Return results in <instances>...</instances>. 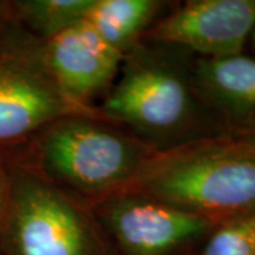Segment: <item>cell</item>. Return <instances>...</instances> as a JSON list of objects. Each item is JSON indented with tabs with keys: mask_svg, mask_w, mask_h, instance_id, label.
I'll return each instance as SVG.
<instances>
[{
	"mask_svg": "<svg viewBox=\"0 0 255 255\" xmlns=\"http://www.w3.org/2000/svg\"><path fill=\"white\" fill-rule=\"evenodd\" d=\"M7 162L10 193L0 255H114L88 207Z\"/></svg>",
	"mask_w": 255,
	"mask_h": 255,
	"instance_id": "cell-4",
	"label": "cell"
},
{
	"mask_svg": "<svg viewBox=\"0 0 255 255\" xmlns=\"http://www.w3.org/2000/svg\"><path fill=\"white\" fill-rule=\"evenodd\" d=\"M1 152L85 207L129 190L156 153L100 112L61 117Z\"/></svg>",
	"mask_w": 255,
	"mask_h": 255,
	"instance_id": "cell-2",
	"label": "cell"
},
{
	"mask_svg": "<svg viewBox=\"0 0 255 255\" xmlns=\"http://www.w3.org/2000/svg\"><path fill=\"white\" fill-rule=\"evenodd\" d=\"M88 209L114 255H191L217 226L132 189Z\"/></svg>",
	"mask_w": 255,
	"mask_h": 255,
	"instance_id": "cell-6",
	"label": "cell"
},
{
	"mask_svg": "<svg viewBox=\"0 0 255 255\" xmlns=\"http://www.w3.org/2000/svg\"><path fill=\"white\" fill-rule=\"evenodd\" d=\"M10 0H0V34L13 23Z\"/></svg>",
	"mask_w": 255,
	"mask_h": 255,
	"instance_id": "cell-15",
	"label": "cell"
},
{
	"mask_svg": "<svg viewBox=\"0 0 255 255\" xmlns=\"http://www.w3.org/2000/svg\"><path fill=\"white\" fill-rule=\"evenodd\" d=\"M194 58L182 47L143 38L125 54L97 110L155 152L226 135L196 91Z\"/></svg>",
	"mask_w": 255,
	"mask_h": 255,
	"instance_id": "cell-1",
	"label": "cell"
},
{
	"mask_svg": "<svg viewBox=\"0 0 255 255\" xmlns=\"http://www.w3.org/2000/svg\"><path fill=\"white\" fill-rule=\"evenodd\" d=\"M174 4L164 0H94L84 20L107 44L127 54Z\"/></svg>",
	"mask_w": 255,
	"mask_h": 255,
	"instance_id": "cell-10",
	"label": "cell"
},
{
	"mask_svg": "<svg viewBox=\"0 0 255 255\" xmlns=\"http://www.w3.org/2000/svg\"><path fill=\"white\" fill-rule=\"evenodd\" d=\"M94 0H10L13 20L41 41L82 21Z\"/></svg>",
	"mask_w": 255,
	"mask_h": 255,
	"instance_id": "cell-11",
	"label": "cell"
},
{
	"mask_svg": "<svg viewBox=\"0 0 255 255\" xmlns=\"http://www.w3.org/2000/svg\"><path fill=\"white\" fill-rule=\"evenodd\" d=\"M193 255H255V209L219 223Z\"/></svg>",
	"mask_w": 255,
	"mask_h": 255,
	"instance_id": "cell-12",
	"label": "cell"
},
{
	"mask_svg": "<svg viewBox=\"0 0 255 255\" xmlns=\"http://www.w3.org/2000/svg\"><path fill=\"white\" fill-rule=\"evenodd\" d=\"M228 133L238 137V139H241V140H244L246 143L255 147V121L250 122V124H246L243 127L234 128Z\"/></svg>",
	"mask_w": 255,
	"mask_h": 255,
	"instance_id": "cell-14",
	"label": "cell"
},
{
	"mask_svg": "<svg viewBox=\"0 0 255 255\" xmlns=\"http://www.w3.org/2000/svg\"><path fill=\"white\" fill-rule=\"evenodd\" d=\"M41 54L55 87L70 101L95 110L112 88L125 57L85 20L43 41Z\"/></svg>",
	"mask_w": 255,
	"mask_h": 255,
	"instance_id": "cell-8",
	"label": "cell"
},
{
	"mask_svg": "<svg viewBox=\"0 0 255 255\" xmlns=\"http://www.w3.org/2000/svg\"><path fill=\"white\" fill-rule=\"evenodd\" d=\"M130 189L219 224L255 209V147L226 133L156 152Z\"/></svg>",
	"mask_w": 255,
	"mask_h": 255,
	"instance_id": "cell-3",
	"label": "cell"
},
{
	"mask_svg": "<svg viewBox=\"0 0 255 255\" xmlns=\"http://www.w3.org/2000/svg\"><path fill=\"white\" fill-rule=\"evenodd\" d=\"M193 81L203 104L228 132L255 121V57H196Z\"/></svg>",
	"mask_w": 255,
	"mask_h": 255,
	"instance_id": "cell-9",
	"label": "cell"
},
{
	"mask_svg": "<svg viewBox=\"0 0 255 255\" xmlns=\"http://www.w3.org/2000/svg\"><path fill=\"white\" fill-rule=\"evenodd\" d=\"M250 44H251V48L254 50V53H255V28H254V31H253V34H251V37H250Z\"/></svg>",
	"mask_w": 255,
	"mask_h": 255,
	"instance_id": "cell-16",
	"label": "cell"
},
{
	"mask_svg": "<svg viewBox=\"0 0 255 255\" xmlns=\"http://www.w3.org/2000/svg\"><path fill=\"white\" fill-rule=\"evenodd\" d=\"M191 255H193V254H191Z\"/></svg>",
	"mask_w": 255,
	"mask_h": 255,
	"instance_id": "cell-17",
	"label": "cell"
},
{
	"mask_svg": "<svg viewBox=\"0 0 255 255\" xmlns=\"http://www.w3.org/2000/svg\"><path fill=\"white\" fill-rule=\"evenodd\" d=\"M43 41L13 21L0 34V150L23 143L55 119L98 114L70 101L47 73Z\"/></svg>",
	"mask_w": 255,
	"mask_h": 255,
	"instance_id": "cell-5",
	"label": "cell"
},
{
	"mask_svg": "<svg viewBox=\"0 0 255 255\" xmlns=\"http://www.w3.org/2000/svg\"><path fill=\"white\" fill-rule=\"evenodd\" d=\"M10 193V172L9 162L3 152L0 150V224L7 209Z\"/></svg>",
	"mask_w": 255,
	"mask_h": 255,
	"instance_id": "cell-13",
	"label": "cell"
},
{
	"mask_svg": "<svg viewBox=\"0 0 255 255\" xmlns=\"http://www.w3.org/2000/svg\"><path fill=\"white\" fill-rule=\"evenodd\" d=\"M254 28L255 0H187L176 1L145 38L219 58L243 54Z\"/></svg>",
	"mask_w": 255,
	"mask_h": 255,
	"instance_id": "cell-7",
	"label": "cell"
}]
</instances>
